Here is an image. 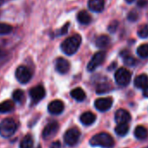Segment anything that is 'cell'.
<instances>
[{
  "mask_svg": "<svg viewBox=\"0 0 148 148\" xmlns=\"http://www.w3.org/2000/svg\"><path fill=\"white\" fill-rule=\"evenodd\" d=\"M81 36L79 34H75L70 38H67L61 44V50L66 55H73L76 53L81 45Z\"/></svg>",
  "mask_w": 148,
  "mask_h": 148,
  "instance_id": "obj_1",
  "label": "cell"
},
{
  "mask_svg": "<svg viewBox=\"0 0 148 148\" xmlns=\"http://www.w3.org/2000/svg\"><path fill=\"white\" fill-rule=\"evenodd\" d=\"M92 146H101L103 148H112L114 145L113 138L107 132H100L94 135L90 139Z\"/></svg>",
  "mask_w": 148,
  "mask_h": 148,
  "instance_id": "obj_2",
  "label": "cell"
},
{
  "mask_svg": "<svg viewBox=\"0 0 148 148\" xmlns=\"http://www.w3.org/2000/svg\"><path fill=\"white\" fill-rule=\"evenodd\" d=\"M17 131V124L12 119H5L0 123V135L4 138L12 137Z\"/></svg>",
  "mask_w": 148,
  "mask_h": 148,
  "instance_id": "obj_3",
  "label": "cell"
},
{
  "mask_svg": "<svg viewBox=\"0 0 148 148\" xmlns=\"http://www.w3.org/2000/svg\"><path fill=\"white\" fill-rule=\"evenodd\" d=\"M115 81L120 86H126L132 79V73L126 68L121 67L115 72Z\"/></svg>",
  "mask_w": 148,
  "mask_h": 148,
  "instance_id": "obj_4",
  "label": "cell"
},
{
  "mask_svg": "<svg viewBox=\"0 0 148 148\" xmlns=\"http://www.w3.org/2000/svg\"><path fill=\"white\" fill-rule=\"evenodd\" d=\"M80 138V132L78 128H71L68 131L65 132L64 135V142L70 145V146H73L75 145Z\"/></svg>",
  "mask_w": 148,
  "mask_h": 148,
  "instance_id": "obj_5",
  "label": "cell"
},
{
  "mask_svg": "<svg viewBox=\"0 0 148 148\" xmlns=\"http://www.w3.org/2000/svg\"><path fill=\"white\" fill-rule=\"evenodd\" d=\"M15 76H16L17 80L19 83L26 84L32 79V72H31V71L29 70L28 67H26L25 65H20L16 70Z\"/></svg>",
  "mask_w": 148,
  "mask_h": 148,
  "instance_id": "obj_6",
  "label": "cell"
},
{
  "mask_svg": "<svg viewBox=\"0 0 148 148\" xmlns=\"http://www.w3.org/2000/svg\"><path fill=\"white\" fill-rule=\"evenodd\" d=\"M105 58H106V52L105 51H101L96 52L92 56V59L90 60V62L87 65V70L90 71H94L97 67H99L104 62Z\"/></svg>",
  "mask_w": 148,
  "mask_h": 148,
  "instance_id": "obj_7",
  "label": "cell"
},
{
  "mask_svg": "<svg viewBox=\"0 0 148 148\" xmlns=\"http://www.w3.org/2000/svg\"><path fill=\"white\" fill-rule=\"evenodd\" d=\"M58 128H59L58 123L56 121H52V122L47 124L46 126L44 128L43 132H42L43 138L45 139H49V138H53L56 135V133L58 132Z\"/></svg>",
  "mask_w": 148,
  "mask_h": 148,
  "instance_id": "obj_8",
  "label": "cell"
},
{
  "mask_svg": "<svg viewBox=\"0 0 148 148\" xmlns=\"http://www.w3.org/2000/svg\"><path fill=\"white\" fill-rule=\"evenodd\" d=\"M113 103V99L110 97L108 98H100L95 100L94 106L96 109L99 112H106L108 111Z\"/></svg>",
  "mask_w": 148,
  "mask_h": 148,
  "instance_id": "obj_9",
  "label": "cell"
},
{
  "mask_svg": "<svg viewBox=\"0 0 148 148\" xmlns=\"http://www.w3.org/2000/svg\"><path fill=\"white\" fill-rule=\"evenodd\" d=\"M30 96L33 103H38L45 96V90L42 86H37L30 90Z\"/></svg>",
  "mask_w": 148,
  "mask_h": 148,
  "instance_id": "obj_10",
  "label": "cell"
},
{
  "mask_svg": "<svg viewBox=\"0 0 148 148\" xmlns=\"http://www.w3.org/2000/svg\"><path fill=\"white\" fill-rule=\"evenodd\" d=\"M56 71L60 74H65L70 70V63L64 58H58L56 60L55 64Z\"/></svg>",
  "mask_w": 148,
  "mask_h": 148,
  "instance_id": "obj_11",
  "label": "cell"
},
{
  "mask_svg": "<svg viewBox=\"0 0 148 148\" xmlns=\"http://www.w3.org/2000/svg\"><path fill=\"white\" fill-rule=\"evenodd\" d=\"M64 109V105L61 100H53L48 106V111L50 113L57 115L60 114Z\"/></svg>",
  "mask_w": 148,
  "mask_h": 148,
  "instance_id": "obj_12",
  "label": "cell"
},
{
  "mask_svg": "<svg viewBox=\"0 0 148 148\" xmlns=\"http://www.w3.org/2000/svg\"><path fill=\"white\" fill-rule=\"evenodd\" d=\"M131 120L130 113L125 109H119L115 112V121L119 124H126Z\"/></svg>",
  "mask_w": 148,
  "mask_h": 148,
  "instance_id": "obj_13",
  "label": "cell"
},
{
  "mask_svg": "<svg viewBox=\"0 0 148 148\" xmlns=\"http://www.w3.org/2000/svg\"><path fill=\"white\" fill-rule=\"evenodd\" d=\"M88 6L94 12H101L105 8V0H89Z\"/></svg>",
  "mask_w": 148,
  "mask_h": 148,
  "instance_id": "obj_14",
  "label": "cell"
},
{
  "mask_svg": "<svg viewBox=\"0 0 148 148\" xmlns=\"http://www.w3.org/2000/svg\"><path fill=\"white\" fill-rule=\"evenodd\" d=\"M96 120V115L91 112H84L80 116V121L83 125H90L93 124Z\"/></svg>",
  "mask_w": 148,
  "mask_h": 148,
  "instance_id": "obj_15",
  "label": "cell"
},
{
  "mask_svg": "<svg viewBox=\"0 0 148 148\" xmlns=\"http://www.w3.org/2000/svg\"><path fill=\"white\" fill-rule=\"evenodd\" d=\"M134 85L137 88H145L148 86V76L146 74H140L134 79Z\"/></svg>",
  "mask_w": 148,
  "mask_h": 148,
  "instance_id": "obj_16",
  "label": "cell"
},
{
  "mask_svg": "<svg viewBox=\"0 0 148 148\" xmlns=\"http://www.w3.org/2000/svg\"><path fill=\"white\" fill-rule=\"evenodd\" d=\"M71 96L74 99L77 100V101H79V102L83 101V100L86 99V92H84V90H83L82 88H79V87L71 90Z\"/></svg>",
  "mask_w": 148,
  "mask_h": 148,
  "instance_id": "obj_17",
  "label": "cell"
},
{
  "mask_svg": "<svg viewBox=\"0 0 148 148\" xmlns=\"http://www.w3.org/2000/svg\"><path fill=\"white\" fill-rule=\"evenodd\" d=\"M77 19L82 25H88L92 21V17L86 11H81L77 16Z\"/></svg>",
  "mask_w": 148,
  "mask_h": 148,
  "instance_id": "obj_18",
  "label": "cell"
},
{
  "mask_svg": "<svg viewBox=\"0 0 148 148\" xmlns=\"http://www.w3.org/2000/svg\"><path fill=\"white\" fill-rule=\"evenodd\" d=\"M111 39L107 35H101L96 39V46L99 48H106L110 45Z\"/></svg>",
  "mask_w": 148,
  "mask_h": 148,
  "instance_id": "obj_19",
  "label": "cell"
},
{
  "mask_svg": "<svg viewBox=\"0 0 148 148\" xmlns=\"http://www.w3.org/2000/svg\"><path fill=\"white\" fill-rule=\"evenodd\" d=\"M134 135L138 139H144L148 136V131L145 126L138 125L134 130Z\"/></svg>",
  "mask_w": 148,
  "mask_h": 148,
  "instance_id": "obj_20",
  "label": "cell"
},
{
  "mask_svg": "<svg viewBox=\"0 0 148 148\" xmlns=\"http://www.w3.org/2000/svg\"><path fill=\"white\" fill-rule=\"evenodd\" d=\"M14 108V103L12 100H5L0 103V113H6L12 111Z\"/></svg>",
  "mask_w": 148,
  "mask_h": 148,
  "instance_id": "obj_21",
  "label": "cell"
},
{
  "mask_svg": "<svg viewBox=\"0 0 148 148\" xmlns=\"http://www.w3.org/2000/svg\"><path fill=\"white\" fill-rule=\"evenodd\" d=\"M32 147H33V138L30 134H27L21 140L19 148H32Z\"/></svg>",
  "mask_w": 148,
  "mask_h": 148,
  "instance_id": "obj_22",
  "label": "cell"
},
{
  "mask_svg": "<svg viewBox=\"0 0 148 148\" xmlns=\"http://www.w3.org/2000/svg\"><path fill=\"white\" fill-rule=\"evenodd\" d=\"M129 132V126L127 124H119L115 127V132L119 136H125Z\"/></svg>",
  "mask_w": 148,
  "mask_h": 148,
  "instance_id": "obj_23",
  "label": "cell"
},
{
  "mask_svg": "<svg viewBox=\"0 0 148 148\" xmlns=\"http://www.w3.org/2000/svg\"><path fill=\"white\" fill-rule=\"evenodd\" d=\"M137 53L140 58H148V44H143L137 49Z\"/></svg>",
  "mask_w": 148,
  "mask_h": 148,
  "instance_id": "obj_24",
  "label": "cell"
},
{
  "mask_svg": "<svg viewBox=\"0 0 148 148\" xmlns=\"http://www.w3.org/2000/svg\"><path fill=\"white\" fill-rule=\"evenodd\" d=\"M12 31V26L8 24L0 23V35H6L11 33Z\"/></svg>",
  "mask_w": 148,
  "mask_h": 148,
  "instance_id": "obj_25",
  "label": "cell"
},
{
  "mask_svg": "<svg viewBox=\"0 0 148 148\" xmlns=\"http://www.w3.org/2000/svg\"><path fill=\"white\" fill-rule=\"evenodd\" d=\"M12 98L15 101L21 103L25 99V93L22 90H15L12 94Z\"/></svg>",
  "mask_w": 148,
  "mask_h": 148,
  "instance_id": "obj_26",
  "label": "cell"
},
{
  "mask_svg": "<svg viewBox=\"0 0 148 148\" xmlns=\"http://www.w3.org/2000/svg\"><path fill=\"white\" fill-rule=\"evenodd\" d=\"M123 59H124V63L130 66H133L137 63V60L133 57H132L128 54H125V56H123Z\"/></svg>",
  "mask_w": 148,
  "mask_h": 148,
  "instance_id": "obj_27",
  "label": "cell"
},
{
  "mask_svg": "<svg viewBox=\"0 0 148 148\" xmlns=\"http://www.w3.org/2000/svg\"><path fill=\"white\" fill-rule=\"evenodd\" d=\"M138 36L141 38H148V26L143 25L142 27H140L138 31Z\"/></svg>",
  "mask_w": 148,
  "mask_h": 148,
  "instance_id": "obj_28",
  "label": "cell"
},
{
  "mask_svg": "<svg viewBox=\"0 0 148 148\" xmlns=\"http://www.w3.org/2000/svg\"><path fill=\"white\" fill-rule=\"evenodd\" d=\"M111 86L110 85L107 84H101L98 86L97 88V93H105V92H109V91L111 90Z\"/></svg>",
  "mask_w": 148,
  "mask_h": 148,
  "instance_id": "obj_29",
  "label": "cell"
},
{
  "mask_svg": "<svg viewBox=\"0 0 148 148\" xmlns=\"http://www.w3.org/2000/svg\"><path fill=\"white\" fill-rule=\"evenodd\" d=\"M138 18V14L136 11H132L129 12L128 14V19L132 22H134V21H137Z\"/></svg>",
  "mask_w": 148,
  "mask_h": 148,
  "instance_id": "obj_30",
  "label": "cell"
},
{
  "mask_svg": "<svg viewBox=\"0 0 148 148\" xmlns=\"http://www.w3.org/2000/svg\"><path fill=\"white\" fill-rule=\"evenodd\" d=\"M117 27H118V22H117V21H113V22L111 23V25H109L108 30H109V32H114L116 31Z\"/></svg>",
  "mask_w": 148,
  "mask_h": 148,
  "instance_id": "obj_31",
  "label": "cell"
},
{
  "mask_svg": "<svg viewBox=\"0 0 148 148\" xmlns=\"http://www.w3.org/2000/svg\"><path fill=\"white\" fill-rule=\"evenodd\" d=\"M68 27H69V23H66L61 29H60V32H59V35H64L65 33H67V31H68Z\"/></svg>",
  "mask_w": 148,
  "mask_h": 148,
  "instance_id": "obj_32",
  "label": "cell"
},
{
  "mask_svg": "<svg viewBox=\"0 0 148 148\" xmlns=\"http://www.w3.org/2000/svg\"><path fill=\"white\" fill-rule=\"evenodd\" d=\"M50 148H61V143L57 140V141H54L50 145Z\"/></svg>",
  "mask_w": 148,
  "mask_h": 148,
  "instance_id": "obj_33",
  "label": "cell"
},
{
  "mask_svg": "<svg viewBox=\"0 0 148 148\" xmlns=\"http://www.w3.org/2000/svg\"><path fill=\"white\" fill-rule=\"evenodd\" d=\"M147 4H148L147 0H138V5L139 7H145L147 5Z\"/></svg>",
  "mask_w": 148,
  "mask_h": 148,
  "instance_id": "obj_34",
  "label": "cell"
},
{
  "mask_svg": "<svg viewBox=\"0 0 148 148\" xmlns=\"http://www.w3.org/2000/svg\"><path fill=\"white\" fill-rule=\"evenodd\" d=\"M143 96L145 97V98H148V86L145 88H144V90H143Z\"/></svg>",
  "mask_w": 148,
  "mask_h": 148,
  "instance_id": "obj_35",
  "label": "cell"
},
{
  "mask_svg": "<svg viewBox=\"0 0 148 148\" xmlns=\"http://www.w3.org/2000/svg\"><path fill=\"white\" fill-rule=\"evenodd\" d=\"M125 1H126L128 4H132V3H133V2L135 1V0H125Z\"/></svg>",
  "mask_w": 148,
  "mask_h": 148,
  "instance_id": "obj_36",
  "label": "cell"
},
{
  "mask_svg": "<svg viewBox=\"0 0 148 148\" xmlns=\"http://www.w3.org/2000/svg\"><path fill=\"white\" fill-rule=\"evenodd\" d=\"M4 3V0H0V6L2 5V4Z\"/></svg>",
  "mask_w": 148,
  "mask_h": 148,
  "instance_id": "obj_37",
  "label": "cell"
},
{
  "mask_svg": "<svg viewBox=\"0 0 148 148\" xmlns=\"http://www.w3.org/2000/svg\"><path fill=\"white\" fill-rule=\"evenodd\" d=\"M145 148H148V146H146V147H145Z\"/></svg>",
  "mask_w": 148,
  "mask_h": 148,
  "instance_id": "obj_38",
  "label": "cell"
}]
</instances>
